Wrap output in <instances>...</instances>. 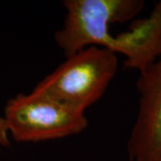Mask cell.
<instances>
[{"label": "cell", "mask_w": 161, "mask_h": 161, "mask_svg": "<svg viewBox=\"0 0 161 161\" xmlns=\"http://www.w3.org/2000/svg\"><path fill=\"white\" fill-rule=\"evenodd\" d=\"M116 54L97 46L66 58L32 92L86 110L103 96L117 72Z\"/></svg>", "instance_id": "6da1fadb"}, {"label": "cell", "mask_w": 161, "mask_h": 161, "mask_svg": "<svg viewBox=\"0 0 161 161\" xmlns=\"http://www.w3.org/2000/svg\"><path fill=\"white\" fill-rule=\"evenodd\" d=\"M84 110L31 92L10 98L4 118L8 132L18 142H38L62 139L84 131Z\"/></svg>", "instance_id": "7a4b0ae2"}, {"label": "cell", "mask_w": 161, "mask_h": 161, "mask_svg": "<svg viewBox=\"0 0 161 161\" xmlns=\"http://www.w3.org/2000/svg\"><path fill=\"white\" fill-rule=\"evenodd\" d=\"M143 0H64L66 14L55 40L65 58L88 47L108 48L111 23L135 18L144 7Z\"/></svg>", "instance_id": "3957f363"}, {"label": "cell", "mask_w": 161, "mask_h": 161, "mask_svg": "<svg viewBox=\"0 0 161 161\" xmlns=\"http://www.w3.org/2000/svg\"><path fill=\"white\" fill-rule=\"evenodd\" d=\"M138 112L127 142L129 161H161V56L139 73Z\"/></svg>", "instance_id": "277c9868"}, {"label": "cell", "mask_w": 161, "mask_h": 161, "mask_svg": "<svg viewBox=\"0 0 161 161\" xmlns=\"http://www.w3.org/2000/svg\"><path fill=\"white\" fill-rule=\"evenodd\" d=\"M107 49L123 55L124 67L139 73L154 63L161 56V0L148 17L134 20L126 31L113 36Z\"/></svg>", "instance_id": "5b68a950"}, {"label": "cell", "mask_w": 161, "mask_h": 161, "mask_svg": "<svg viewBox=\"0 0 161 161\" xmlns=\"http://www.w3.org/2000/svg\"><path fill=\"white\" fill-rule=\"evenodd\" d=\"M8 128L4 117H0V145L2 146H9L10 141L8 137Z\"/></svg>", "instance_id": "8992f818"}]
</instances>
